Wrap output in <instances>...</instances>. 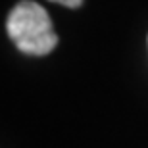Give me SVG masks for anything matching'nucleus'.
<instances>
[{"label": "nucleus", "instance_id": "2", "mask_svg": "<svg viewBox=\"0 0 148 148\" xmlns=\"http://www.w3.org/2000/svg\"><path fill=\"white\" fill-rule=\"evenodd\" d=\"M50 2L62 4V6H66V8H79L83 4V0H50Z\"/></svg>", "mask_w": 148, "mask_h": 148}, {"label": "nucleus", "instance_id": "1", "mask_svg": "<svg viewBox=\"0 0 148 148\" xmlns=\"http://www.w3.org/2000/svg\"><path fill=\"white\" fill-rule=\"evenodd\" d=\"M6 31L17 50L29 56H46L58 44L48 12L33 0H21L12 8Z\"/></svg>", "mask_w": 148, "mask_h": 148}]
</instances>
